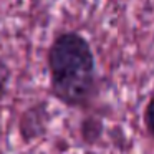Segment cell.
Listing matches in <instances>:
<instances>
[{"label": "cell", "instance_id": "cell-1", "mask_svg": "<svg viewBox=\"0 0 154 154\" xmlns=\"http://www.w3.org/2000/svg\"><path fill=\"white\" fill-rule=\"evenodd\" d=\"M50 91L70 108H86L96 94V58L90 42L76 32H63L47 53Z\"/></svg>", "mask_w": 154, "mask_h": 154}, {"label": "cell", "instance_id": "cell-2", "mask_svg": "<svg viewBox=\"0 0 154 154\" xmlns=\"http://www.w3.org/2000/svg\"><path fill=\"white\" fill-rule=\"evenodd\" d=\"M50 121V114H48V106L47 103H37L30 106L20 118V136L23 141H35L37 137L43 136L47 131V124Z\"/></svg>", "mask_w": 154, "mask_h": 154}, {"label": "cell", "instance_id": "cell-3", "mask_svg": "<svg viewBox=\"0 0 154 154\" xmlns=\"http://www.w3.org/2000/svg\"><path fill=\"white\" fill-rule=\"evenodd\" d=\"M101 134V123L98 119L88 118L86 121H83L81 124V136L86 143H94Z\"/></svg>", "mask_w": 154, "mask_h": 154}, {"label": "cell", "instance_id": "cell-4", "mask_svg": "<svg viewBox=\"0 0 154 154\" xmlns=\"http://www.w3.org/2000/svg\"><path fill=\"white\" fill-rule=\"evenodd\" d=\"M143 119H144V126H146L147 134L154 139V90L151 91V96L147 100L146 106H144Z\"/></svg>", "mask_w": 154, "mask_h": 154}, {"label": "cell", "instance_id": "cell-5", "mask_svg": "<svg viewBox=\"0 0 154 154\" xmlns=\"http://www.w3.org/2000/svg\"><path fill=\"white\" fill-rule=\"evenodd\" d=\"M10 66L5 61L0 60V100L4 98L5 91H7V85L10 81Z\"/></svg>", "mask_w": 154, "mask_h": 154}]
</instances>
